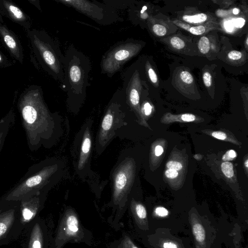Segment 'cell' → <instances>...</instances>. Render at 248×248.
Returning a JSON list of instances; mask_svg holds the SVG:
<instances>
[{"instance_id": "cell-35", "label": "cell", "mask_w": 248, "mask_h": 248, "mask_svg": "<svg viewBox=\"0 0 248 248\" xmlns=\"http://www.w3.org/2000/svg\"><path fill=\"white\" fill-rule=\"evenodd\" d=\"M7 58L0 51V67H5L10 65Z\"/></svg>"}, {"instance_id": "cell-27", "label": "cell", "mask_w": 248, "mask_h": 248, "mask_svg": "<svg viewBox=\"0 0 248 248\" xmlns=\"http://www.w3.org/2000/svg\"><path fill=\"white\" fill-rule=\"evenodd\" d=\"M133 212L135 216L140 219H143L146 218L147 213L146 209L143 205L141 204H136L132 208Z\"/></svg>"}, {"instance_id": "cell-24", "label": "cell", "mask_w": 248, "mask_h": 248, "mask_svg": "<svg viewBox=\"0 0 248 248\" xmlns=\"http://www.w3.org/2000/svg\"><path fill=\"white\" fill-rule=\"evenodd\" d=\"M193 232L197 241L202 242L204 240L205 231L201 224L196 223L193 225Z\"/></svg>"}, {"instance_id": "cell-32", "label": "cell", "mask_w": 248, "mask_h": 248, "mask_svg": "<svg viewBox=\"0 0 248 248\" xmlns=\"http://www.w3.org/2000/svg\"><path fill=\"white\" fill-rule=\"evenodd\" d=\"M121 248H138L136 247L130 238L125 236L121 244Z\"/></svg>"}, {"instance_id": "cell-26", "label": "cell", "mask_w": 248, "mask_h": 248, "mask_svg": "<svg viewBox=\"0 0 248 248\" xmlns=\"http://www.w3.org/2000/svg\"><path fill=\"white\" fill-rule=\"evenodd\" d=\"M152 32L157 36H163L168 31L166 26L162 23H154L151 26Z\"/></svg>"}, {"instance_id": "cell-12", "label": "cell", "mask_w": 248, "mask_h": 248, "mask_svg": "<svg viewBox=\"0 0 248 248\" xmlns=\"http://www.w3.org/2000/svg\"><path fill=\"white\" fill-rule=\"evenodd\" d=\"M132 168L128 161L120 166L116 172L114 180L113 198L119 202L128 191L132 178Z\"/></svg>"}, {"instance_id": "cell-36", "label": "cell", "mask_w": 248, "mask_h": 248, "mask_svg": "<svg viewBox=\"0 0 248 248\" xmlns=\"http://www.w3.org/2000/svg\"><path fill=\"white\" fill-rule=\"evenodd\" d=\"M178 175L177 171L173 169H168L165 171V175L169 178H175Z\"/></svg>"}, {"instance_id": "cell-10", "label": "cell", "mask_w": 248, "mask_h": 248, "mask_svg": "<svg viewBox=\"0 0 248 248\" xmlns=\"http://www.w3.org/2000/svg\"><path fill=\"white\" fill-rule=\"evenodd\" d=\"M22 248H47L48 237L44 221L38 217L24 229Z\"/></svg>"}, {"instance_id": "cell-3", "label": "cell", "mask_w": 248, "mask_h": 248, "mask_svg": "<svg viewBox=\"0 0 248 248\" xmlns=\"http://www.w3.org/2000/svg\"><path fill=\"white\" fill-rule=\"evenodd\" d=\"M32 57L48 74L56 80L63 82L64 54L58 43L44 30L27 31Z\"/></svg>"}, {"instance_id": "cell-44", "label": "cell", "mask_w": 248, "mask_h": 248, "mask_svg": "<svg viewBox=\"0 0 248 248\" xmlns=\"http://www.w3.org/2000/svg\"><path fill=\"white\" fill-rule=\"evenodd\" d=\"M248 37H247L246 39V43H245V44H246V47L247 48H248Z\"/></svg>"}, {"instance_id": "cell-20", "label": "cell", "mask_w": 248, "mask_h": 248, "mask_svg": "<svg viewBox=\"0 0 248 248\" xmlns=\"http://www.w3.org/2000/svg\"><path fill=\"white\" fill-rule=\"evenodd\" d=\"M168 44L171 48L178 51L182 50L186 46L184 39L177 35L168 38Z\"/></svg>"}, {"instance_id": "cell-1", "label": "cell", "mask_w": 248, "mask_h": 248, "mask_svg": "<svg viewBox=\"0 0 248 248\" xmlns=\"http://www.w3.org/2000/svg\"><path fill=\"white\" fill-rule=\"evenodd\" d=\"M17 107L29 150L33 152L42 146H49L54 118L44 101L41 87L32 85L26 88L19 97Z\"/></svg>"}, {"instance_id": "cell-45", "label": "cell", "mask_w": 248, "mask_h": 248, "mask_svg": "<svg viewBox=\"0 0 248 248\" xmlns=\"http://www.w3.org/2000/svg\"><path fill=\"white\" fill-rule=\"evenodd\" d=\"M4 208V207H0V213L1 212V211L3 210Z\"/></svg>"}, {"instance_id": "cell-23", "label": "cell", "mask_w": 248, "mask_h": 248, "mask_svg": "<svg viewBox=\"0 0 248 248\" xmlns=\"http://www.w3.org/2000/svg\"><path fill=\"white\" fill-rule=\"evenodd\" d=\"M211 44L209 38L207 36H202L198 43L199 51L202 54H207L211 48Z\"/></svg>"}, {"instance_id": "cell-37", "label": "cell", "mask_w": 248, "mask_h": 248, "mask_svg": "<svg viewBox=\"0 0 248 248\" xmlns=\"http://www.w3.org/2000/svg\"><path fill=\"white\" fill-rule=\"evenodd\" d=\"M156 214L161 217L166 216L168 214V211L163 207H158L155 209Z\"/></svg>"}, {"instance_id": "cell-9", "label": "cell", "mask_w": 248, "mask_h": 248, "mask_svg": "<svg viewBox=\"0 0 248 248\" xmlns=\"http://www.w3.org/2000/svg\"><path fill=\"white\" fill-rule=\"evenodd\" d=\"M46 192L38 193L18 202V217L23 230L38 216L43 208Z\"/></svg>"}, {"instance_id": "cell-29", "label": "cell", "mask_w": 248, "mask_h": 248, "mask_svg": "<svg viewBox=\"0 0 248 248\" xmlns=\"http://www.w3.org/2000/svg\"><path fill=\"white\" fill-rule=\"evenodd\" d=\"M221 170L223 174L228 178H231L233 176L232 164L228 161L224 162L221 165Z\"/></svg>"}, {"instance_id": "cell-8", "label": "cell", "mask_w": 248, "mask_h": 248, "mask_svg": "<svg viewBox=\"0 0 248 248\" xmlns=\"http://www.w3.org/2000/svg\"><path fill=\"white\" fill-rule=\"evenodd\" d=\"M123 90L130 105L136 108L139 106L143 89L142 81L139 70L134 64L131 65L123 74Z\"/></svg>"}, {"instance_id": "cell-34", "label": "cell", "mask_w": 248, "mask_h": 248, "mask_svg": "<svg viewBox=\"0 0 248 248\" xmlns=\"http://www.w3.org/2000/svg\"><path fill=\"white\" fill-rule=\"evenodd\" d=\"M236 153L233 150H230L226 152V153L223 156L222 159L223 160H230L233 159L236 156Z\"/></svg>"}, {"instance_id": "cell-42", "label": "cell", "mask_w": 248, "mask_h": 248, "mask_svg": "<svg viewBox=\"0 0 248 248\" xmlns=\"http://www.w3.org/2000/svg\"><path fill=\"white\" fill-rule=\"evenodd\" d=\"M164 248H177V246L172 243L168 242L163 244Z\"/></svg>"}, {"instance_id": "cell-6", "label": "cell", "mask_w": 248, "mask_h": 248, "mask_svg": "<svg viewBox=\"0 0 248 248\" xmlns=\"http://www.w3.org/2000/svg\"><path fill=\"white\" fill-rule=\"evenodd\" d=\"M63 4L72 7L98 24L108 25L122 20L115 10L107 4L95 3L85 0H58Z\"/></svg>"}, {"instance_id": "cell-4", "label": "cell", "mask_w": 248, "mask_h": 248, "mask_svg": "<svg viewBox=\"0 0 248 248\" xmlns=\"http://www.w3.org/2000/svg\"><path fill=\"white\" fill-rule=\"evenodd\" d=\"M91 62L89 58L69 46L64 54V78L62 87L68 97L83 98L89 84Z\"/></svg>"}, {"instance_id": "cell-19", "label": "cell", "mask_w": 248, "mask_h": 248, "mask_svg": "<svg viewBox=\"0 0 248 248\" xmlns=\"http://www.w3.org/2000/svg\"><path fill=\"white\" fill-rule=\"evenodd\" d=\"M91 147V140L89 133L87 132V133L85 134L84 140L82 143L81 154L80 156V157L78 164V168L79 169H80L83 166L86 161L87 157L88 156V155L90 151Z\"/></svg>"}, {"instance_id": "cell-39", "label": "cell", "mask_w": 248, "mask_h": 248, "mask_svg": "<svg viewBox=\"0 0 248 248\" xmlns=\"http://www.w3.org/2000/svg\"><path fill=\"white\" fill-rule=\"evenodd\" d=\"M181 119L186 122H192L195 120V116L191 114H184L182 115Z\"/></svg>"}, {"instance_id": "cell-13", "label": "cell", "mask_w": 248, "mask_h": 248, "mask_svg": "<svg viewBox=\"0 0 248 248\" xmlns=\"http://www.w3.org/2000/svg\"><path fill=\"white\" fill-rule=\"evenodd\" d=\"M0 36L4 46L16 60L22 64L23 50L19 40L16 34L0 20Z\"/></svg>"}, {"instance_id": "cell-38", "label": "cell", "mask_w": 248, "mask_h": 248, "mask_svg": "<svg viewBox=\"0 0 248 248\" xmlns=\"http://www.w3.org/2000/svg\"><path fill=\"white\" fill-rule=\"evenodd\" d=\"M212 135L214 138L221 140H224L226 138V134L221 131H215Z\"/></svg>"}, {"instance_id": "cell-47", "label": "cell", "mask_w": 248, "mask_h": 248, "mask_svg": "<svg viewBox=\"0 0 248 248\" xmlns=\"http://www.w3.org/2000/svg\"><path fill=\"white\" fill-rule=\"evenodd\" d=\"M0 18H2L1 15L0 6Z\"/></svg>"}, {"instance_id": "cell-31", "label": "cell", "mask_w": 248, "mask_h": 248, "mask_svg": "<svg viewBox=\"0 0 248 248\" xmlns=\"http://www.w3.org/2000/svg\"><path fill=\"white\" fill-rule=\"evenodd\" d=\"M202 79L204 85L207 88H210L212 85V77L208 71H205L202 75Z\"/></svg>"}, {"instance_id": "cell-22", "label": "cell", "mask_w": 248, "mask_h": 248, "mask_svg": "<svg viewBox=\"0 0 248 248\" xmlns=\"http://www.w3.org/2000/svg\"><path fill=\"white\" fill-rule=\"evenodd\" d=\"M245 20L243 18H236L224 22V28L226 31H232L234 28H241L245 24Z\"/></svg>"}, {"instance_id": "cell-28", "label": "cell", "mask_w": 248, "mask_h": 248, "mask_svg": "<svg viewBox=\"0 0 248 248\" xmlns=\"http://www.w3.org/2000/svg\"><path fill=\"white\" fill-rule=\"evenodd\" d=\"M244 53L237 50H232L227 54L228 60L231 62H239L245 58Z\"/></svg>"}, {"instance_id": "cell-17", "label": "cell", "mask_w": 248, "mask_h": 248, "mask_svg": "<svg viewBox=\"0 0 248 248\" xmlns=\"http://www.w3.org/2000/svg\"><path fill=\"white\" fill-rule=\"evenodd\" d=\"M217 23L212 20L202 24L196 26H191L187 24L185 30L193 35H201L206 33L210 31L217 29Z\"/></svg>"}, {"instance_id": "cell-25", "label": "cell", "mask_w": 248, "mask_h": 248, "mask_svg": "<svg viewBox=\"0 0 248 248\" xmlns=\"http://www.w3.org/2000/svg\"><path fill=\"white\" fill-rule=\"evenodd\" d=\"M113 115L109 109L107 114L105 115L102 123V129L104 131H108L112 124Z\"/></svg>"}, {"instance_id": "cell-43", "label": "cell", "mask_w": 248, "mask_h": 248, "mask_svg": "<svg viewBox=\"0 0 248 248\" xmlns=\"http://www.w3.org/2000/svg\"><path fill=\"white\" fill-rule=\"evenodd\" d=\"M29 1L31 4L35 6L38 9L41 10L40 6L39 5V1L38 0H29Z\"/></svg>"}, {"instance_id": "cell-30", "label": "cell", "mask_w": 248, "mask_h": 248, "mask_svg": "<svg viewBox=\"0 0 248 248\" xmlns=\"http://www.w3.org/2000/svg\"><path fill=\"white\" fill-rule=\"evenodd\" d=\"M239 13L240 10L234 8L229 10L218 9L216 11V15L218 17H224L232 15H237Z\"/></svg>"}, {"instance_id": "cell-2", "label": "cell", "mask_w": 248, "mask_h": 248, "mask_svg": "<svg viewBox=\"0 0 248 248\" xmlns=\"http://www.w3.org/2000/svg\"><path fill=\"white\" fill-rule=\"evenodd\" d=\"M56 170L55 164L48 160L31 165L18 182L0 198V207L46 192L53 181Z\"/></svg>"}, {"instance_id": "cell-14", "label": "cell", "mask_w": 248, "mask_h": 248, "mask_svg": "<svg viewBox=\"0 0 248 248\" xmlns=\"http://www.w3.org/2000/svg\"><path fill=\"white\" fill-rule=\"evenodd\" d=\"M0 6L1 16L8 17L27 31L31 29V18L16 4L9 0H0Z\"/></svg>"}, {"instance_id": "cell-18", "label": "cell", "mask_w": 248, "mask_h": 248, "mask_svg": "<svg viewBox=\"0 0 248 248\" xmlns=\"http://www.w3.org/2000/svg\"><path fill=\"white\" fill-rule=\"evenodd\" d=\"M185 23L190 24L201 25L213 20L208 15L204 13H198L194 15H185L182 17Z\"/></svg>"}, {"instance_id": "cell-15", "label": "cell", "mask_w": 248, "mask_h": 248, "mask_svg": "<svg viewBox=\"0 0 248 248\" xmlns=\"http://www.w3.org/2000/svg\"><path fill=\"white\" fill-rule=\"evenodd\" d=\"M175 86L180 91L187 93L195 91L196 88L194 80L191 74L186 70H179L175 76Z\"/></svg>"}, {"instance_id": "cell-11", "label": "cell", "mask_w": 248, "mask_h": 248, "mask_svg": "<svg viewBox=\"0 0 248 248\" xmlns=\"http://www.w3.org/2000/svg\"><path fill=\"white\" fill-rule=\"evenodd\" d=\"M79 229L77 214L72 210H67L61 221L54 239V246H58L62 242L76 240L79 235Z\"/></svg>"}, {"instance_id": "cell-46", "label": "cell", "mask_w": 248, "mask_h": 248, "mask_svg": "<svg viewBox=\"0 0 248 248\" xmlns=\"http://www.w3.org/2000/svg\"><path fill=\"white\" fill-rule=\"evenodd\" d=\"M248 160H247V161H246V166L247 167H248Z\"/></svg>"}, {"instance_id": "cell-16", "label": "cell", "mask_w": 248, "mask_h": 248, "mask_svg": "<svg viewBox=\"0 0 248 248\" xmlns=\"http://www.w3.org/2000/svg\"><path fill=\"white\" fill-rule=\"evenodd\" d=\"M15 123V114L13 108L0 120V154L8 133Z\"/></svg>"}, {"instance_id": "cell-7", "label": "cell", "mask_w": 248, "mask_h": 248, "mask_svg": "<svg viewBox=\"0 0 248 248\" xmlns=\"http://www.w3.org/2000/svg\"><path fill=\"white\" fill-rule=\"evenodd\" d=\"M18 202L4 206L0 213V246L16 240L23 230L18 217Z\"/></svg>"}, {"instance_id": "cell-5", "label": "cell", "mask_w": 248, "mask_h": 248, "mask_svg": "<svg viewBox=\"0 0 248 248\" xmlns=\"http://www.w3.org/2000/svg\"><path fill=\"white\" fill-rule=\"evenodd\" d=\"M143 47L142 43L132 39L117 43L103 56L101 73L111 78L129 60L136 56Z\"/></svg>"}, {"instance_id": "cell-40", "label": "cell", "mask_w": 248, "mask_h": 248, "mask_svg": "<svg viewBox=\"0 0 248 248\" xmlns=\"http://www.w3.org/2000/svg\"><path fill=\"white\" fill-rule=\"evenodd\" d=\"M152 106L148 102H146L143 106V109L145 115H149L152 112Z\"/></svg>"}, {"instance_id": "cell-21", "label": "cell", "mask_w": 248, "mask_h": 248, "mask_svg": "<svg viewBox=\"0 0 248 248\" xmlns=\"http://www.w3.org/2000/svg\"><path fill=\"white\" fill-rule=\"evenodd\" d=\"M144 67L146 76L151 83L154 86L157 87L158 86V77L149 61H146Z\"/></svg>"}, {"instance_id": "cell-33", "label": "cell", "mask_w": 248, "mask_h": 248, "mask_svg": "<svg viewBox=\"0 0 248 248\" xmlns=\"http://www.w3.org/2000/svg\"><path fill=\"white\" fill-rule=\"evenodd\" d=\"M167 167L169 169H173L176 170H179L182 169V165L176 161H170L167 164Z\"/></svg>"}, {"instance_id": "cell-41", "label": "cell", "mask_w": 248, "mask_h": 248, "mask_svg": "<svg viewBox=\"0 0 248 248\" xmlns=\"http://www.w3.org/2000/svg\"><path fill=\"white\" fill-rule=\"evenodd\" d=\"M163 152V148L160 145H157L155 148V154L156 156H160Z\"/></svg>"}]
</instances>
